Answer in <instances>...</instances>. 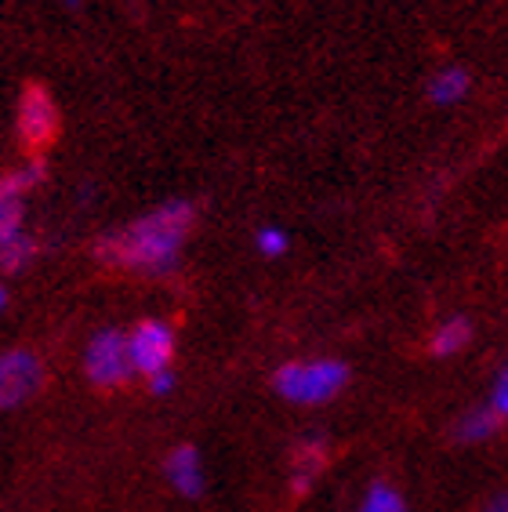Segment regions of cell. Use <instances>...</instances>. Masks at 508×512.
Returning a JSON list of instances; mask_svg holds the SVG:
<instances>
[{"label":"cell","mask_w":508,"mask_h":512,"mask_svg":"<svg viewBox=\"0 0 508 512\" xmlns=\"http://www.w3.org/2000/svg\"><path fill=\"white\" fill-rule=\"evenodd\" d=\"M127 360H131V371L135 375H160V371H171V360H175V327L167 320H142V324L127 335Z\"/></svg>","instance_id":"277c9868"},{"label":"cell","mask_w":508,"mask_h":512,"mask_svg":"<svg viewBox=\"0 0 508 512\" xmlns=\"http://www.w3.org/2000/svg\"><path fill=\"white\" fill-rule=\"evenodd\" d=\"M84 375L91 378L102 389H117L127 378L135 375L131 371V360H127V335L117 327H106V331H95L84 349Z\"/></svg>","instance_id":"3957f363"},{"label":"cell","mask_w":508,"mask_h":512,"mask_svg":"<svg viewBox=\"0 0 508 512\" xmlns=\"http://www.w3.org/2000/svg\"><path fill=\"white\" fill-rule=\"evenodd\" d=\"M287 233L280 226H262L258 229V251H262L265 258H280L287 251Z\"/></svg>","instance_id":"9a60e30c"},{"label":"cell","mask_w":508,"mask_h":512,"mask_svg":"<svg viewBox=\"0 0 508 512\" xmlns=\"http://www.w3.org/2000/svg\"><path fill=\"white\" fill-rule=\"evenodd\" d=\"M167 480L175 487L182 498H200L207 487V476H204V458L196 451L193 444H182L175 451L167 454Z\"/></svg>","instance_id":"ba28073f"},{"label":"cell","mask_w":508,"mask_h":512,"mask_svg":"<svg viewBox=\"0 0 508 512\" xmlns=\"http://www.w3.org/2000/svg\"><path fill=\"white\" fill-rule=\"evenodd\" d=\"M472 88V77L461 66H443L429 84V99L436 106H458Z\"/></svg>","instance_id":"30bf717a"},{"label":"cell","mask_w":508,"mask_h":512,"mask_svg":"<svg viewBox=\"0 0 508 512\" xmlns=\"http://www.w3.org/2000/svg\"><path fill=\"white\" fill-rule=\"evenodd\" d=\"M487 512H508V505H505V498H498V502H494V505H490V509Z\"/></svg>","instance_id":"ac0fdd59"},{"label":"cell","mask_w":508,"mask_h":512,"mask_svg":"<svg viewBox=\"0 0 508 512\" xmlns=\"http://www.w3.org/2000/svg\"><path fill=\"white\" fill-rule=\"evenodd\" d=\"M356 512H407V502H403V494L389 483H374L371 491L363 494V502Z\"/></svg>","instance_id":"5bb4252c"},{"label":"cell","mask_w":508,"mask_h":512,"mask_svg":"<svg viewBox=\"0 0 508 512\" xmlns=\"http://www.w3.org/2000/svg\"><path fill=\"white\" fill-rule=\"evenodd\" d=\"M8 306V295H4V287H0V309Z\"/></svg>","instance_id":"d6986e66"},{"label":"cell","mask_w":508,"mask_h":512,"mask_svg":"<svg viewBox=\"0 0 508 512\" xmlns=\"http://www.w3.org/2000/svg\"><path fill=\"white\" fill-rule=\"evenodd\" d=\"M501 429V418L490 407H479V411L465 414L458 422V440L461 444H483V440H490V436Z\"/></svg>","instance_id":"4fadbf2b"},{"label":"cell","mask_w":508,"mask_h":512,"mask_svg":"<svg viewBox=\"0 0 508 512\" xmlns=\"http://www.w3.org/2000/svg\"><path fill=\"white\" fill-rule=\"evenodd\" d=\"M175 389V371H160V375L149 378V393H157V396H167Z\"/></svg>","instance_id":"e0dca14e"},{"label":"cell","mask_w":508,"mask_h":512,"mask_svg":"<svg viewBox=\"0 0 508 512\" xmlns=\"http://www.w3.org/2000/svg\"><path fill=\"white\" fill-rule=\"evenodd\" d=\"M487 407L498 414L501 422H505V411H508V375H505V371L494 378V389H490V404Z\"/></svg>","instance_id":"2e32d148"},{"label":"cell","mask_w":508,"mask_h":512,"mask_svg":"<svg viewBox=\"0 0 508 512\" xmlns=\"http://www.w3.org/2000/svg\"><path fill=\"white\" fill-rule=\"evenodd\" d=\"M189 229H193V204L189 200H167L157 211L135 218L131 226L102 237L98 258L106 266L131 269V273L164 276L178 266Z\"/></svg>","instance_id":"6da1fadb"},{"label":"cell","mask_w":508,"mask_h":512,"mask_svg":"<svg viewBox=\"0 0 508 512\" xmlns=\"http://www.w3.org/2000/svg\"><path fill=\"white\" fill-rule=\"evenodd\" d=\"M323 465H327V444H323L320 436H305L298 440V451H294V491L305 494L313 487V480L323 473Z\"/></svg>","instance_id":"9c48e42d"},{"label":"cell","mask_w":508,"mask_h":512,"mask_svg":"<svg viewBox=\"0 0 508 512\" xmlns=\"http://www.w3.org/2000/svg\"><path fill=\"white\" fill-rule=\"evenodd\" d=\"M44 178V164H26L19 171H8L0 178V240L22 233V211H26V193Z\"/></svg>","instance_id":"52a82bcc"},{"label":"cell","mask_w":508,"mask_h":512,"mask_svg":"<svg viewBox=\"0 0 508 512\" xmlns=\"http://www.w3.org/2000/svg\"><path fill=\"white\" fill-rule=\"evenodd\" d=\"M69 4H77V0H69Z\"/></svg>","instance_id":"ffe728a7"},{"label":"cell","mask_w":508,"mask_h":512,"mask_svg":"<svg viewBox=\"0 0 508 512\" xmlns=\"http://www.w3.org/2000/svg\"><path fill=\"white\" fill-rule=\"evenodd\" d=\"M19 135L30 149H44L59 135V106L40 84H30L19 102Z\"/></svg>","instance_id":"8992f818"},{"label":"cell","mask_w":508,"mask_h":512,"mask_svg":"<svg viewBox=\"0 0 508 512\" xmlns=\"http://www.w3.org/2000/svg\"><path fill=\"white\" fill-rule=\"evenodd\" d=\"M33 255H37V240H33L26 229L15 233V237L0 240V269H4V273H19V269H26L33 262Z\"/></svg>","instance_id":"7c38bea8"},{"label":"cell","mask_w":508,"mask_h":512,"mask_svg":"<svg viewBox=\"0 0 508 512\" xmlns=\"http://www.w3.org/2000/svg\"><path fill=\"white\" fill-rule=\"evenodd\" d=\"M472 342V324L465 320V316H450V320H443L436 331H432V342H429V349H432V356H458V353H465V345Z\"/></svg>","instance_id":"8fae6325"},{"label":"cell","mask_w":508,"mask_h":512,"mask_svg":"<svg viewBox=\"0 0 508 512\" xmlns=\"http://www.w3.org/2000/svg\"><path fill=\"white\" fill-rule=\"evenodd\" d=\"M44 385V364L30 349H11L0 353V411L22 407L40 393Z\"/></svg>","instance_id":"5b68a950"},{"label":"cell","mask_w":508,"mask_h":512,"mask_svg":"<svg viewBox=\"0 0 508 512\" xmlns=\"http://www.w3.org/2000/svg\"><path fill=\"white\" fill-rule=\"evenodd\" d=\"M273 385L287 404L320 407L349 385V367L342 360H291L276 371Z\"/></svg>","instance_id":"7a4b0ae2"}]
</instances>
